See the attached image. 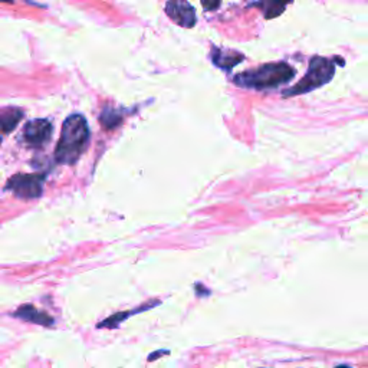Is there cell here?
I'll return each instance as SVG.
<instances>
[{"mask_svg": "<svg viewBox=\"0 0 368 368\" xmlns=\"http://www.w3.org/2000/svg\"><path fill=\"white\" fill-rule=\"evenodd\" d=\"M335 368H350V367H347V365H339V367H335Z\"/></svg>", "mask_w": 368, "mask_h": 368, "instance_id": "obj_13", "label": "cell"}, {"mask_svg": "<svg viewBox=\"0 0 368 368\" xmlns=\"http://www.w3.org/2000/svg\"><path fill=\"white\" fill-rule=\"evenodd\" d=\"M161 354H168V351H163V353H156V354L150 355V357H149V360H150V361H153L154 358H159V357H160Z\"/></svg>", "mask_w": 368, "mask_h": 368, "instance_id": "obj_12", "label": "cell"}, {"mask_svg": "<svg viewBox=\"0 0 368 368\" xmlns=\"http://www.w3.org/2000/svg\"><path fill=\"white\" fill-rule=\"evenodd\" d=\"M89 138V128L82 115L66 118L62 127L61 140L57 145V160L61 164H73L82 154Z\"/></svg>", "mask_w": 368, "mask_h": 368, "instance_id": "obj_1", "label": "cell"}, {"mask_svg": "<svg viewBox=\"0 0 368 368\" xmlns=\"http://www.w3.org/2000/svg\"><path fill=\"white\" fill-rule=\"evenodd\" d=\"M260 6H266V10H265V17L266 19H274V17H277V16H279L275 10H274V8H278L281 3H277V2H272V3H259Z\"/></svg>", "mask_w": 368, "mask_h": 368, "instance_id": "obj_10", "label": "cell"}, {"mask_svg": "<svg viewBox=\"0 0 368 368\" xmlns=\"http://www.w3.org/2000/svg\"><path fill=\"white\" fill-rule=\"evenodd\" d=\"M15 316L16 318H20V320H24V321H29V323H35V324H39V325H52L54 320L51 316H49L47 314H43L38 309H35L34 307L31 305H24V307H20L16 312H15Z\"/></svg>", "mask_w": 368, "mask_h": 368, "instance_id": "obj_7", "label": "cell"}, {"mask_svg": "<svg viewBox=\"0 0 368 368\" xmlns=\"http://www.w3.org/2000/svg\"><path fill=\"white\" fill-rule=\"evenodd\" d=\"M203 6H205L206 9H217V8L220 6V3H219V2H217V3H207V2H205Z\"/></svg>", "mask_w": 368, "mask_h": 368, "instance_id": "obj_11", "label": "cell"}, {"mask_svg": "<svg viewBox=\"0 0 368 368\" xmlns=\"http://www.w3.org/2000/svg\"><path fill=\"white\" fill-rule=\"evenodd\" d=\"M22 118V111L19 110H6L0 112V131L2 133H10Z\"/></svg>", "mask_w": 368, "mask_h": 368, "instance_id": "obj_9", "label": "cell"}, {"mask_svg": "<svg viewBox=\"0 0 368 368\" xmlns=\"http://www.w3.org/2000/svg\"><path fill=\"white\" fill-rule=\"evenodd\" d=\"M295 69L285 62L266 64L259 68L237 73L233 78V82L243 88L267 89L289 82L295 77Z\"/></svg>", "mask_w": 368, "mask_h": 368, "instance_id": "obj_2", "label": "cell"}, {"mask_svg": "<svg viewBox=\"0 0 368 368\" xmlns=\"http://www.w3.org/2000/svg\"><path fill=\"white\" fill-rule=\"evenodd\" d=\"M212 55H213V62L220 66V68H225V69H232L235 65L240 64L244 58L243 55L240 54H235V52H223V51H220V49L217 47H213L212 49Z\"/></svg>", "mask_w": 368, "mask_h": 368, "instance_id": "obj_8", "label": "cell"}, {"mask_svg": "<svg viewBox=\"0 0 368 368\" xmlns=\"http://www.w3.org/2000/svg\"><path fill=\"white\" fill-rule=\"evenodd\" d=\"M339 59H328L323 57H314L309 62V68L307 75L295 85L285 91L284 96H293V95H301L311 92L316 88H320L325 84H328L332 77L335 75V64H338Z\"/></svg>", "mask_w": 368, "mask_h": 368, "instance_id": "obj_3", "label": "cell"}, {"mask_svg": "<svg viewBox=\"0 0 368 368\" xmlns=\"http://www.w3.org/2000/svg\"><path fill=\"white\" fill-rule=\"evenodd\" d=\"M52 135V126L46 119H35L27 124L24 140L32 145H42Z\"/></svg>", "mask_w": 368, "mask_h": 368, "instance_id": "obj_6", "label": "cell"}, {"mask_svg": "<svg viewBox=\"0 0 368 368\" xmlns=\"http://www.w3.org/2000/svg\"><path fill=\"white\" fill-rule=\"evenodd\" d=\"M8 189H10L19 198L34 199L39 198L42 193V177L29 176V175H17L12 177L8 183Z\"/></svg>", "mask_w": 368, "mask_h": 368, "instance_id": "obj_4", "label": "cell"}, {"mask_svg": "<svg viewBox=\"0 0 368 368\" xmlns=\"http://www.w3.org/2000/svg\"><path fill=\"white\" fill-rule=\"evenodd\" d=\"M165 13L183 28H193L196 24V10L189 2H168Z\"/></svg>", "mask_w": 368, "mask_h": 368, "instance_id": "obj_5", "label": "cell"}]
</instances>
